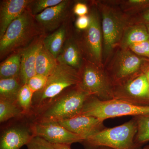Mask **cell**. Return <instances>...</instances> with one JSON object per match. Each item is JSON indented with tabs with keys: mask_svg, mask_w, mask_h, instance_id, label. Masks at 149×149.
Listing matches in <instances>:
<instances>
[{
	"mask_svg": "<svg viewBox=\"0 0 149 149\" xmlns=\"http://www.w3.org/2000/svg\"><path fill=\"white\" fill-rule=\"evenodd\" d=\"M43 33L27 8L10 23L0 38L1 58L24 49Z\"/></svg>",
	"mask_w": 149,
	"mask_h": 149,
	"instance_id": "1",
	"label": "cell"
},
{
	"mask_svg": "<svg viewBox=\"0 0 149 149\" xmlns=\"http://www.w3.org/2000/svg\"><path fill=\"white\" fill-rule=\"evenodd\" d=\"M80 81L78 70L68 65L58 63L48 76L44 88L33 96L32 111L35 116L45 109L67 89L78 85Z\"/></svg>",
	"mask_w": 149,
	"mask_h": 149,
	"instance_id": "2",
	"label": "cell"
},
{
	"mask_svg": "<svg viewBox=\"0 0 149 149\" xmlns=\"http://www.w3.org/2000/svg\"><path fill=\"white\" fill-rule=\"evenodd\" d=\"M138 130L135 117L113 128H106L89 136L82 142L85 149H98L107 147L112 149H142L136 143L135 137Z\"/></svg>",
	"mask_w": 149,
	"mask_h": 149,
	"instance_id": "3",
	"label": "cell"
},
{
	"mask_svg": "<svg viewBox=\"0 0 149 149\" xmlns=\"http://www.w3.org/2000/svg\"><path fill=\"white\" fill-rule=\"evenodd\" d=\"M90 96L78 85L70 87L36 116L34 121L58 122L80 115Z\"/></svg>",
	"mask_w": 149,
	"mask_h": 149,
	"instance_id": "4",
	"label": "cell"
},
{
	"mask_svg": "<svg viewBox=\"0 0 149 149\" xmlns=\"http://www.w3.org/2000/svg\"><path fill=\"white\" fill-rule=\"evenodd\" d=\"M101 15L103 59H107L119 46L123 32L129 25L127 15L118 9L98 2L96 5Z\"/></svg>",
	"mask_w": 149,
	"mask_h": 149,
	"instance_id": "5",
	"label": "cell"
},
{
	"mask_svg": "<svg viewBox=\"0 0 149 149\" xmlns=\"http://www.w3.org/2000/svg\"><path fill=\"white\" fill-rule=\"evenodd\" d=\"M148 114L149 106L137 105L115 99L103 101L90 96L80 114L94 116L104 121L115 117Z\"/></svg>",
	"mask_w": 149,
	"mask_h": 149,
	"instance_id": "6",
	"label": "cell"
},
{
	"mask_svg": "<svg viewBox=\"0 0 149 149\" xmlns=\"http://www.w3.org/2000/svg\"><path fill=\"white\" fill-rule=\"evenodd\" d=\"M80 81L78 86L100 100L113 99V84L103 66H100L86 60L79 70Z\"/></svg>",
	"mask_w": 149,
	"mask_h": 149,
	"instance_id": "7",
	"label": "cell"
},
{
	"mask_svg": "<svg viewBox=\"0 0 149 149\" xmlns=\"http://www.w3.org/2000/svg\"><path fill=\"white\" fill-rule=\"evenodd\" d=\"M90 24L77 41L85 60L100 66L103 65V35L100 12L93 6L89 14Z\"/></svg>",
	"mask_w": 149,
	"mask_h": 149,
	"instance_id": "8",
	"label": "cell"
},
{
	"mask_svg": "<svg viewBox=\"0 0 149 149\" xmlns=\"http://www.w3.org/2000/svg\"><path fill=\"white\" fill-rule=\"evenodd\" d=\"M113 99L139 106H149V83L139 72L113 85Z\"/></svg>",
	"mask_w": 149,
	"mask_h": 149,
	"instance_id": "9",
	"label": "cell"
},
{
	"mask_svg": "<svg viewBox=\"0 0 149 149\" xmlns=\"http://www.w3.org/2000/svg\"><path fill=\"white\" fill-rule=\"evenodd\" d=\"M143 63V59L130 49L120 48L107 71L114 85L141 72Z\"/></svg>",
	"mask_w": 149,
	"mask_h": 149,
	"instance_id": "10",
	"label": "cell"
},
{
	"mask_svg": "<svg viewBox=\"0 0 149 149\" xmlns=\"http://www.w3.org/2000/svg\"><path fill=\"white\" fill-rule=\"evenodd\" d=\"M34 136L40 137L52 144H71L81 143L84 139L71 133L57 122L34 121L30 125Z\"/></svg>",
	"mask_w": 149,
	"mask_h": 149,
	"instance_id": "11",
	"label": "cell"
},
{
	"mask_svg": "<svg viewBox=\"0 0 149 149\" xmlns=\"http://www.w3.org/2000/svg\"><path fill=\"white\" fill-rule=\"evenodd\" d=\"M71 3V1L63 0L58 4L49 8L34 16L43 32L55 31L65 24L69 15Z\"/></svg>",
	"mask_w": 149,
	"mask_h": 149,
	"instance_id": "12",
	"label": "cell"
},
{
	"mask_svg": "<svg viewBox=\"0 0 149 149\" xmlns=\"http://www.w3.org/2000/svg\"><path fill=\"white\" fill-rule=\"evenodd\" d=\"M58 122L71 133L82 137L84 140L106 128L103 120L82 114Z\"/></svg>",
	"mask_w": 149,
	"mask_h": 149,
	"instance_id": "13",
	"label": "cell"
},
{
	"mask_svg": "<svg viewBox=\"0 0 149 149\" xmlns=\"http://www.w3.org/2000/svg\"><path fill=\"white\" fill-rule=\"evenodd\" d=\"M30 125H13L3 131L0 139V149H20L34 137Z\"/></svg>",
	"mask_w": 149,
	"mask_h": 149,
	"instance_id": "14",
	"label": "cell"
},
{
	"mask_svg": "<svg viewBox=\"0 0 149 149\" xmlns=\"http://www.w3.org/2000/svg\"><path fill=\"white\" fill-rule=\"evenodd\" d=\"M42 36L35 40L21 52V68L19 78L22 85L27 84L30 78L37 74L35 63L37 54L43 45Z\"/></svg>",
	"mask_w": 149,
	"mask_h": 149,
	"instance_id": "15",
	"label": "cell"
},
{
	"mask_svg": "<svg viewBox=\"0 0 149 149\" xmlns=\"http://www.w3.org/2000/svg\"><path fill=\"white\" fill-rule=\"evenodd\" d=\"M29 0H4L0 5V38L10 23L28 8Z\"/></svg>",
	"mask_w": 149,
	"mask_h": 149,
	"instance_id": "16",
	"label": "cell"
},
{
	"mask_svg": "<svg viewBox=\"0 0 149 149\" xmlns=\"http://www.w3.org/2000/svg\"><path fill=\"white\" fill-rule=\"evenodd\" d=\"M83 53L77 41L72 38L67 39L61 53L57 58L58 63L71 67L79 71L83 66Z\"/></svg>",
	"mask_w": 149,
	"mask_h": 149,
	"instance_id": "17",
	"label": "cell"
},
{
	"mask_svg": "<svg viewBox=\"0 0 149 149\" xmlns=\"http://www.w3.org/2000/svg\"><path fill=\"white\" fill-rule=\"evenodd\" d=\"M149 40V34L146 24L137 23L128 25L123 32L119 47L128 49L133 44Z\"/></svg>",
	"mask_w": 149,
	"mask_h": 149,
	"instance_id": "18",
	"label": "cell"
},
{
	"mask_svg": "<svg viewBox=\"0 0 149 149\" xmlns=\"http://www.w3.org/2000/svg\"><path fill=\"white\" fill-rule=\"evenodd\" d=\"M67 32L66 26L64 24L43 39V45L56 59L67 40Z\"/></svg>",
	"mask_w": 149,
	"mask_h": 149,
	"instance_id": "19",
	"label": "cell"
},
{
	"mask_svg": "<svg viewBox=\"0 0 149 149\" xmlns=\"http://www.w3.org/2000/svg\"><path fill=\"white\" fill-rule=\"evenodd\" d=\"M58 62L56 59L44 45L40 48L36 58L35 70L37 74L48 76L54 70Z\"/></svg>",
	"mask_w": 149,
	"mask_h": 149,
	"instance_id": "20",
	"label": "cell"
},
{
	"mask_svg": "<svg viewBox=\"0 0 149 149\" xmlns=\"http://www.w3.org/2000/svg\"><path fill=\"white\" fill-rule=\"evenodd\" d=\"M21 68V52L10 55L0 65V79L19 77Z\"/></svg>",
	"mask_w": 149,
	"mask_h": 149,
	"instance_id": "21",
	"label": "cell"
},
{
	"mask_svg": "<svg viewBox=\"0 0 149 149\" xmlns=\"http://www.w3.org/2000/svg\"><path fill=\"white\" fill-rule=\"evenodd\" d=\"M22 85L19 77L0 79V99L17 102Z\"/></svg>",
	"mask_w": 149,
	"mask_h": 149,
	"instance_id": "22",
	"label": "cell"
},
{
	"mask_svg": "<svg viewBox=\"0 0 149 149\" xmlns=\"http://www.w3.org/2000/svg\"><path fill=\"white\" fill-rule=\"evenodd\" d=\"M22 111L17 102L0 99V122L3 123L13 118L22 117Z\"/></svg>",
	"mask_w": 149,
	"mask_h": 149,
	"instance_id": "23",
	"label": "cell"
},
{
	"mask_svg": "<svg viewBox=\"0 0 149 149\" xmlns=\"http://www.w3.org/2000/svg\"><path fill=\"white\" fill-rule=\"evenodd\" d=\"M34 94L27 84L22 85L17 98V103L24 115L32 113V100Z\"/></svg>",
	"mask_w": 149,
	"mask_h": 149,
	"instance_id": "24",
	"label": "cell"
},
{
	"mask_svg": "<svg viewBox=\"0 0 149 149\" xmlns=\"http://www.w3.org/2000/svg\"><path fill=\"white\" fill-rule=\"evenodd\" d=\"M138 125V130L135 137L136 143L142 146L149 142V114L134 116Z\"/></svg>",
	"mask_w": 149,
	"mask_h": 149,
	"instance_id": "25",
	"label": "cell"
},
{
	"mask_svg": "<svg viewBox=\"0 0 149 149\" xmlns=\"http://www.w3.org/2000/svg\"><path fill=\"white\" fill-rule=\"evenodd\" d=\"M63 0H36L31 1L28 6V9L33 16L41 13L46 9L57 5Z\"/></svg>",
	"mask_w": 149,
	"mask_h": 149,
	"instance_id": "26",
	"label": "cell"
},
{
	"mask_svg": "<svg viewBox=\"0 0 149 149\" xmlns=\"http://www.w3.org/2000/svg\"><path fill=\"white\" fill-rule=\"evenodd\" d=\"M121 6L125 12L135 13L136 12L149 7V0L122 1Z\"/></svg>",
	"mask_w": 149,
	"mask_h": 149,
	"instance_id": "27",
	"label": "cell"
},
{
	"mask_svg": "<svg viewBox=\"0 0 149 149\" xmlns=\"http://www.w3.org/2000/svg\"><path fill=\"white\" fill-rule=\"evenodd\" d=\"M47 80V76L37 74L29 79L27 85L34 95L42 90Z\"/></svg>",
	"mask_w": 149,
	"mask_h": 149,
	"instance_id": "28",
	"label": "cell"
},
{
	"mask_svg": "<svg viewBox=\"0 0 149 149\" xmlns=\"http://www.w3.org/2000/svg\"><path fill=\"white\" fill-rule=\"evenodd\" d=\"M26 146L27 149H54L53 144L35 136L32 138Z\"/></svg>",
	"mask_w": 149,
	"mask_h": 149,
	"instance_id": "29",
	"label": "cell"
},
{
	"mask_svg": "<svg viewBox=\"0 0 149 149\" xmlns=\"http://www.w3.org/2000/svg\"><path fill=\"white\" fill-rule=\"evenodd\" d=\"M128 49L138 56L149 58V40L133 44Z\"/></svg>",
	"mask_w": 149,
	"mask_h": 149,
	"instance_id": "30",
	"label": "cell"
},
{
	"mask_svg": "<svg viewBox=\"0 0 149 149\" xmlns=\"http://www.w3.org/2000/svg\"><path fill=\"white\" fill-rule=\"evenodd\" d=\"M73 11L74 14L78 17L84 16L89 13V8L85 3L78 2L73 7Z\"/></svg>",
	"mask_w": 149,
	"mask_h": 149,
	"instance_id": "31",
	"label": "cell"
},
{
	"mask_svg": "<svg viewBox=\"0 0 149 149\" xmlns=\"http://www.w3.org/2000/svg\"><path fill=\"white\" fill-rule=\"evenodd\" d=\"M90 24V17L89 15L79 16L75 22V26L79 30L84 31L89 27Z\"/></svg>",
	"mask_w": 149,
	"mask_h": 149,
	"instance_id": "32",
	"label": "cell"
},
{
	"mask_svg": "<svg viewBox=\"0 0 149 149\" xmlns=\"http://www.w3.org/2000/svg\"><path fill=\"white\" fill-rule=\"evenodd\" d=\"M141 19L146 22V24H149V9L145 11L141 14Z\"/></svg>",
	"mask_w": 149,
	"mask_h": 149,
	"instance_id": "33",
	"label": "cell"
},
{
	"mask_svg": "<svg viewBox=\"0 0 149 149\" xmlns=\"http://www.w3.org/2000/svg\"><path fill=\"white\" fill-rule=\"evenodd\" d=\"M54 149H71L70 144H53Z\"/></svg>",
	"mask_w": 149,
	"mask_h": 149,
	"instance_id": "34",
	"label": "cell"
},
{
	"mask_svg": "<svg viewBox=\"0 0 149 149\" xmlns=\"http://www.w3.org/2000/svg\"><path fill=\"white\" fill-rule=\"evenodd\" d=\"M146 75V77H147V80H148V82L149 83V68L147 69L145 72H144Z\"/></svg>",
	"mask_w": 149,
	"mask_h": 149,
	"instance_id": "35",
	"label": "cell"
},
{
	"mask_svg": "<svg viewBox=\"0 0 149 149\" xmlns=\"http://www.w3.org/2000/svg\"><path fill=\"white\" fill-rule=\"evenodd\" d=\"M98 149H112L111 148H107V147H101V148H99Z\"/></svg>",
	"mask_w": 149,
	"mask_h": 149,
	"instance_id": "36",
	"label": "cell"
},
{
	"mask_svg": "<svg viewBox=\"0 0 149 149\" xmlns=\"http://www.w3.org/2000/svg\"><path fill=\"white\" fill-rule=\"evenodd\" d=\"M146 26L147 29H148V32L149 34V24H146Z\"/></svg>",
	"mask_w": 149,
	"mask_h": 149,
	"instance_id": "37",
	"label": "cell"
},
{
	"mask_svg": "<svg viewBox=\"0 0 149 149\" xmlns=\"http://www.w3.org/2000/svg\"><path fill=\"white\" fill-rule=\"evenodd\" d=\"M143 149H149V144L147 146H145Z\"/></svg>",
	"mask_w": 149,
	"mask_h": 149,
	"instance_id": "38",
	"label": "cell"
}]
</instances>
